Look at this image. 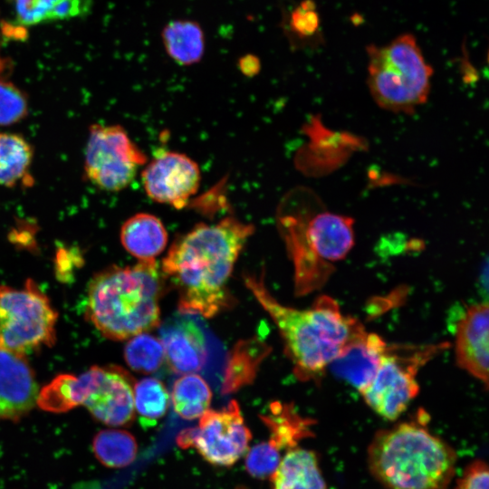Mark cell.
Here are the masks:
<instances>
[{"label": "cell", "instance_id": "6da1fadb", "mask_svg": "<svg viewBox=\"0 0 489 489\" xmlns=\"http://www.w3.org/2000/svg\"><path fill=\"white\" fill-rule=\"evenodd\" d=\"M254 227L226 216L199 223L178 235L163 258L161 271L177 290L181 313L211 318L228 307L226 284Z\"/></svg>", "mask_w": 489, "mask_h": 489}, {"label": "cell", "instance_id": "7a4b0ae2", "mask_svg": "<svg viewBox=\"0 0 489 489\" xmlns=\"http://www.w3.org/2000/svg\"><path fill=\"white\" fill-rule=\"evenodd\" d=\"M276 224L293 264L297 295L321 288L333 264L354 245L353 219L328 210L307 187H295L282 198Z\"/></svg>", "mask_w": 489, "mask_h": 489}, {"label": "cell", "instance_id": "3957f363", "mask_svg": "<svg viewBox=\"0 0 489 489\" xmlns=\"http://www.w3.org/2000/svg\"><path fill=\"white\" fill-rule=\"evenodd\" d=\"M264 273L244 275V283L276 324L293 373L302 381L314 379L366 330L344 315L330 296L318 297L311 308L298 310L280 303L268 291Z\"/></svg>", "mask_w": 489, "mask_h": 489}, {"label": "cell", "instance_id": "277c9868", "mask_svg": "<svg viewBox=\"0 0 489 489\" xmlns=\"http://www.w3.org/2000/svg\"><path fill=\"white\" fill-rule=\"evenodd\" d=\"M166 281L156 260L126 267L111 265L91 278L85 316L113 340L151 331L160 324L159 300Z\"/></svg>", "mask_w": 489, "mask_h": 489}, {"label": "cell", "instance_id": "5b68a950", "mask_svg": "<svg viewBox=\"0 0 489 489\" xmlns=\"http://www.w3.org/2000/svg\"><path fill=\"white\" fill-rule=\"evenodd\" d=\"M456 455L419 421L379 431L368 448V465L387 489H448Z\"/></svg>", "mask_w": 489, "mask_h": 489}, {"label": "cell", "instance_id": "8992f818", "mask_svg": "<svg viewBox=\"0 0 489 489\" xmlns=\"http://www.w3.org/2000/svg\"><path fill=\"white\" fill-rule=\"evenodd\" d=\"M134 385L131 375L119 366H93L79 376L55 377L39 391L37 405L53 413L84 406L105 425L126 426L135 415Z\"/></svg>", "mask_w": 489, "mask_h": 489}, {"label": "cell", "instance_id": "52a82bcc", "mask_svg": "<svg viewBox=\"0 0 489 489\" xmlns=\"http://www.w3.org/2000/svg\"><path fill=\"white\" fill-rule=\"evenodd\" d=\"M367 53L368 88L381 109L411 114L427 101L433 71L412 34L369 45Z\"/></svg>", "mask_w": 489, "mask_h": 489}, {"label": "cell", "instance_id": "ba28073f", "mask_svg": "<svg viewBox=\"0 0 489 489\" xmlns=\"http://www.w3.org/2000/svg\"><path fill=\"white\" fill-rule=\"evenodd\" d=\"M447 347L387 344L373 379L360 391L366 404L385 419H398L418 394L420 368Z\"/></svg>", "mask_w": 489, "mask_h": 489}, {"label": "cell", "instance_id": "9c48e42d", "mask_svg": "<svg viewBox=\"0 0 489 489\" xmlns=\"http://www.w3.org/2000/svg\"><path fill=\"white\" fill-rule=\"evenodd\" d=\"M57 317L33 280L22 289L0 286V348L25 355L53 346Z\"/></svg>", "mask_w": 489, "mask_h": 489}, {"label": "cell", "instance_id": "30bf717a", "mask_svg": "<svg viewBox=\"0 0 489 489\" xmlns=\"http://www.w3.org/2000/svg\"><path fill=\"white\" fill-rule=\"evenodd\" d=\"M84 158L88 180L110 192L127 187L148 159L121 126L100 124L90 128Z\"/></svg>", "mask_w": 489, "mask_h": 489}, {"label": "cell", "instance_id": "8fae6325", "mask_svg": "<svg viewBox=\"0 0 489 489\" xmlns=\"http://www.w3.org/2000/svg\"><path fill=\"white\" fill-rule=\"evenodd\" d=\"M199 418L197 427L179 433V446H192L206 461L219 466H231L245 455L252 433L236 400L221 410L207 409Z\"/></svg>", "mask_w": 489, "mask_h": 489}, {"label": "cell", "instance_id": "7c38bea8", "mask_svg": "<svg viewBox=\"0 0 489 489\" xmlns=\"http://www.w3.org/2000/svg\"><path fill=\"white\" fill-rule=\"evenodd\" d=\"M142 183L149 197L176 209L184 208L199 187L198 165L186 154L162 151L142 171Z\"/></svg>", "mask_w": 489, "mask_h": 489}, {"label": "cell", "instance_id": "4fadbf2b", "mask_svg": "<svg viewBox=\"0 0 489 489\" xmlns=\"http://www.w3.org/2000/svg\"><path fill=\"white\" fill-rule=\"evenodd\" d=\"M38 394L24 355L0 348V420H20L37 404Z\"/></svg>", "mask_w": 489, "mask_h": 489}, {"label": "cell", "instance_id": "5bb4252c", "mask_svg": "<svg viewBox=\"0 0 489 489\" xmlns=\"http://www.w3.org/2000/svg\"><path fill=\"white\" fill-rule=\"evenodd\" d=\"M488 302L474 304L460 319L455 331L457 365L488 388L489 369Z\"/></svg>", "mask_w": 489, "mask_h": 489}, {"label": "cell", "instance_id": "9a60e30c", "mask_svg": "<svg viewBox=\"0 0 489 489\" xmlns=\"http://www.w3.org/2000/svg\"><path fill=\"white\" fill-rule=\"evenodd\" d=\"M159 332L165 359L173 371L187 374L203 368L206 360V339L193 321L185 318L169 321Z\"/></svg>", "mask_w": 489, "mask_h": 489}, {"label": "cell", "instance_id": "2e32d148", "mask_svg": "<svg viewBox=\"0 0 489 489\" xmlns=\"http://www.w3.org/2000/svg\"><path fill=\"white\" fill-rule=\"evenodd\" d=\"M387 342L376 333L365 331L331 363V369L359 391L373 379Z\"/></svg>", "mask_w": 489, "mask_h": 489}, {"label": "cell", "instance_id": "e0dca14e", "mask_svg": "<svg viewBox=\"0 0 489 489\" xmlns=\"http://www.w3.org/2000/svg\"><path fill=\"white\" fill-rule=\"evenodd\" d=\"M120 237L125 250L139 261L156 260L168 240L161 220L149 213H138L127 219L120 228Z\"/></svg>", "mask_w": 489, "mask_h": 489}, {"label": "cell", "instance_id": "ac0fdd59", "mask_svg": "<svg viewBox=\"0 0 489 489\" xmlns=\"http://www.w3.org/2000/svg\"><path fill=\"white\" fill-rule=\"evenodd\" d=\"M270 480L272 489H328L316 453L296 446L287 450Z\"/></svg>", "mask_w": 489, "mask_h": 489}, {"label": "cell", "instance_id": "d6986e66", "mask_svg": "<svg viewBox=\"0 0 489 489\" xmlns=\"http://www.w3.org/2000/svg\"><path fill=\"white\" fill-rule=\"evenodd\" d=\"M271 347L254 337L239 340L231 350L225 369L222 393L231 394L251 384Z\"/></svg>", "mask_w": 489, "mask_h": 489}, {"label": "cell", "instance_id": "ffe728a7", "mask_svg": "<svg viewBox=\"0 0 489 489\" xmlns=\"http://www.w3.org/2000/svg\"><path fill=\"white\" fill-rule=\"evenodd\" d=\"M15 21L32 26L82 17L91 12L92 0H8Z\"/></svg>", "mask_w": 489, "mask_h": 489}, {"label": "cell", "instance_id": "44dd1931", "mask_svg": "<svg viewBox=\"0 0 489 489\" xmlns=\"http://www.w3.org/2000/svg\"><path fill=\"white\" fill-rule=\"evenodd\" d=\"M259 417L270 432L267 441L280 451L295 447L301 439L312 434V421L302 417L292 404L273 401L268 413Z\"/></svg>", "mask_w": 489, "mask_h": 489}, {"label": "cell", "instance_id": "7402d4cb", "mask_svg": "<svg viewBox=\"0 0 489 489\" xmlns=\"http://www.w3.org/2000/svg\"><path fill=\"white\" fill-rule=\"evenodd\" d=\"M163 43L169 56L182 65L198 62L205 49L203 32L191 21L170 22L164 28Z\"/></svg>", "mask_w": 489, "mask_h": 489}, {"label": "cell", "instance_id": "603a6c76", "mask_svg": "<svg viewBox=\"0 0 489 489\" xmlns=\"http://www.w3.org/2000/svg\"><path fill=\"white\" fill-rule=\"evenodd\" d=\"M212 399V391L207 382L195 373L178 378L171 391V401L175 412L186 420L199 418L207 409Z\"/></svg>", "mask_w": 489, "mask_h": 489}, {"label": "cell", "instance_id": "cb8c5ba5", "mask_svg": "<svg viewBox=\"0 0 489 489\" xmlns=\"http://www.w3.org/2000/svg\"><path fill=\"white\" fill-rule=\"evenodd\" d=\"M33 155L32 146L22 136L0 132V186L26 181Z\"/></svg>", "mask_w": 489, "mask_h": 489}, {"label": "cell", "instance_id": "d4e9b609", "mask_svg": "<svg viewBox=\"0 0 489 489\" xmlns=\"http://www.w3.org/2000/svg\"><path fill=\"white\" fill-rule=\"evenodd\" d=\"M92 451L105 466L119 468L134 461L138 445L132 434L126 430L104 429L93 437Z\"/></svg>", "mask_w": 489, "mask_h": 489}, {"label": "cell", "instance_id": "484cf974", "mask_svg": "<svg viewBox=\"0 0 489 489\" xmlns=\"http://www.w3.org/2000/svg\"><path fill=\"white\" fill-rule=\"evenodd\" d=\"M169 394L155 378H144L134 385V408L142 424L153 426L167 413Z\"/></svg>", "mask_w": 489, "mask_h": 489}, {"label": "cell", "instance_id": "4316f807", "mask_svg": "<svg viewBox=\"0 0 489 489\" xmlns=\"http://www.w3.org/2000/svg\"><path fill=\"white\" fill-rule=\"evenodd\" d=\"M124 358L135 371L149 374L158 370L165 360V352L159 339L147 332L129 339Z\"/></svg>", "mask_w": 489, "mask_h": 489}, {"label": "cell", "instance_id": "83f0119b", "mask_svg": "<svg viewBox=\"0 0 489 489\" xmlns=\"http://www.w3.org/2000/svg\"><path fill=\"white\" fill-rule=\"evenodd\" d=\"M28 112L25 93L12 82L0 79V126L22 120Z\"/></svg>", "mask_w": 489, "mask_h": 489}, {"label": "cell", "instance_id": "f1b7e54d", "mask_svg": "<svg viewBox=\"0 0 489 489\" xmlns=\"http://www.w3.org/2000/svg\"><path fill=\"white\" fill-rule=\"evenodd\" d=\"M280 452L268 441L254 446L245 453L246 471L255 478H270L281 461Z\"/></svg>", "mask_w": 489, "mask_h": 489}, {"label": "cell", "instance_id": "f546056e", "mask_svg": "<svg viewBox=\"0 0 489 489\" xmlns=\"http://www.w3.org/2000/svg\"><path fill=\"white\" fill-rule=\"evenodd\" d=\"M488 472L484 461L475 460L465 468L454 489H488Z\"/></svg>", "mask_w": 489, "mask_h": 489}, {"label": "cell", "instance_id": "4dcf8cb0", "mask_svg": "<svg viewBox=\"0 0 489 489\" xmlns=\"http://www.w3.org/2000/svg\"><path fill=\"white\" fill-rule=\"evenodd\" d=\"M293 28L302 34H312L319 24L318 15L312 2H303L292 14Z\"/></svg>", "mask_w": 489, "mask_h": 489}]
</instances>
